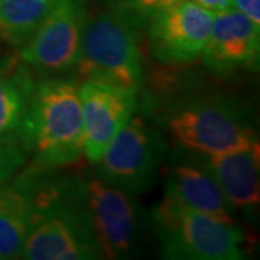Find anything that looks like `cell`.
Segmentation results:
<instances>
[{"instance_id":"6da1fadb","label":"cell","mask_w":260,"mask_h":260,"mask_svg":"<svg viewBox=\"0 0 260 260\" xmlns=\"http://www.w3.org/2000/svg\"><path fill=\"white\" fill-rule=\"evenodd\" d=\"M29 167L18 178L26 186L34 217L20 259L95 260L103 257L85 201L84 179Z\"/></svg>"},{"instance_id":"7a4b0ae2","label":"cell","mask_w":260,"mask_h":260,"mask_svg":"<svg viewBox=\"0 0 260 260\" xmlns=\"http://www.w3.org/2000/svg\"><path fill=\"white\" fill-rule=\"evenodd\" d=\"M18 139L32 153L35 169H59L84 153L80 85L70 78H48L35 84Z\"/></svg>"},{"instance_id":"3957f363","label":"cell","mask_w":260,"mask_h":260,"mask_svg":"<svg viewBox=\"0 0 260 260\" xmlns=\"http://www.w3.org/2000/svg\"><path fill=\"white\" fill-rule=\"evenodd\" d=\"M149 220L165 259H246V234L236 224L224 223L165 197L150 210Z\"/></svg>"},{"instance_id":"277c9868","label":"cell","mask_w":260,"mask_h":260,"mask_svg":"<svg viewBox=\"0 0 260 260\" xmlns=\"http://www.w3.org/2000/svg\"><path fill=\"white\" fill-rule=\"evenodd\" d=\"M164 121L178 143L195 153H223L259 143L246 112L220 95L182 99L164 113Z\"/></svg>"},{"instance_id":"5b68a950","label":"cell","mask_w":260,"mask_h":260,"mask_svg":"<svg viewBox=\"0 0 260 260\" xmlns=\"http://www.w3.org/2000/svg\"><path fill=\"white\" fill-rule=\"evenodd\" d=\"M74 68L83 81L120 85L138 90L145 70L139 29L106 9L88 15L81 52Z\"/></svg>"},{"instance_id":"8992f818","label":"cell","mask_w":260,"mask_h":260,"mask_svg":"<svg viewBox=\"0 0 260 260\" xmlns=\"http://www.w3.org/2000/svg\"><path fill=\"white\" fill-rule=\"evenodd\" d=\"M84 188L103 257L114 260L138 256L150 229V220L136 195L104 182L97 175L84 179Z\"/></svg>"},{"instance_id":"52a82bcc","label":"cell","mask_w":260,"mask_h":260,"mask_svg":"<svg viewBox=\"0 0 260 260\" xmlns=\"http://www.w3.org/2000/svg\"><path fill=\"white\" fill-rule=\"evenodd\" d=\"M167 153L168 145L159 130L133 114L94 164L95 175L124 192L139 195L155 184Z\"/></svg>"},{"instance_id":"ba28073f","label":"cell","mask_w":260,"mask_h":260,"mask_svg":"<svg viewBox=\"0 0 260 260\" xmlns=\"http://www.w3.org/2000/svg\"><path fill=\"white\" fill-rule=\"evenodd\" d=\"M87 20L85 0H58L34 37L20 47V59L45 73L73 70L81 52Z\"/></svg>"},{"instance_id":"9c48e42d","label":"cell","mask_w":260,"mask_h":260,"mask_svg":"<svg viewBox=\"0 0 260 260\" xmlns=\"http://www.w3.org/2000/svg\"><path fill=\"white\" fill-rule=\"evenodd\" d=\"M214 13L194 0H174L146 25L149 47L159 62L184 65L200 58L213 28Z\"/></svg>"},{"instance_id":"30bf717a","label":"cell","mask_w":260,"mask_h":260,"mask_svg":"<svg viewBox=\"0 0 260 260\" xmlns=\"http://www.w3.org/2000/svg\"><path fill=\"white\" fill-rule=\"evenodd\" d=\"M80 99L84 153L94 165L136 112L138 90L99 81H83Z\"/></svg>"},{"instance_id":"8fae6325","label":"cell","mask_w":260,"mask_h":260,"mask_svg":"<svg viewBox=\"0 0 260 260\" xmlns=\"http://www.w3.org/2000/svg\"><path fill=\"white\" fill-rule=\"evenodd\" d=\"M259 28L234 8L214 13L213 28L201 54L205 67L218 77H229L240 70H256Z\"/></svg>"},{"instance_id":"7c38bea8","label":"cell","mask_w":260,"mask_h":260,"mask_svg":"<svg viewBox=\"0 0 260 260\" xmlns=\"http://www.w3.org/2000/svg\"><path fill=\"white\" fill-rule=\"evenodd\" d=\"M200 155L197 159L213 175L234 211H242L249 217L257 213L260 203L259 143L223 153Z\"/></svg>"},{"instance_id":"4fadbf2b","label":"cell","mask_w":260,"mask_h":260,"mask_svg":"<svg viewBox=\"0 0 260 260\" xmlns=\"http://www.w3.org/2000/svg\"><path fill=\"white\" fill-rule=\"evenodd\" d=\"M165 181V198L208 214L224 223L236 224V211L213 175L194 156L172 159Z\"/></svg>"},{"instance_id":"5bb4252c","label":"cell","mask_w":260,"mask_h":260,"mask_svg":"<svg viewBox=\"0 0 260 260\" xmlns=\"http://www.w3.org/2000/svg\"><path fill=\"white\" fill-rule=\"evenodd\" d=\"M32 217L30 195L18 175L0 185V260L20 259Z\"/></svg>"},{"instance_id":"9a60e30c","label":"cell","mask_w":260,"mask_h":260,"mask_svg":"<svg viewBox=\"0 0 260 260\" xmlns=\"http://www.w3.org/2000/svg\"><path fill=\"white\" fill-rule=\"evenodd\" d=\"M58 0H0V35L13 47H23Z\"/></svg>"},{"instance_id":"2e32d148","label":"cell","mask_w":260,"mask_h":260,"mask_svg":"<svg viewBox=\"0 0 260 260\" xmlns=\"http://www.w3.org/2000/svg\"><path fill=\"white\" fill-rule=\"evenodd\" d=\"M35 84L23 71L0 77V139L18 138Z\"/></svg>"},{"instance_id":"e0dca14e","label":"cell","mask_w":260,"mask_h":260,"mask_svg":"<svg viewBox=\"0 0 260 260\" xmlns=\"http://www.w3.org/2000/svg\"><path fill=\"white\" fill-rule=\"evenodd\" d=\"M107 9L138 29L146 28L149 20L174 0H103Z\"/></svg>"},{"instance_id":"ac0fdd59","label":"cell","mask_w":260,"mask_h":260,"mask_svg":"<svg viewBox=\"0 0 260 260\" xmlns=\"http://www.w3.org/2000/svg\"><path fill=\"white\" fill-rule=\"evenodd\" d=\"M25 165V150L18 138L0 139V185L9 182Z\"/></svg>"},{"instance_id":"d6986e66","label":"cell","mask_w":260,"mask_h":260,"mask_svg":"<svg viewBox=\"0 0 260 260\" xmlns=\"http://www.w3.org/2000/svg\"><path fill=\"white\" fill-rule=\"evenodd\" d=\"M233 8L260 26V0H233Z\"/></svg>"},{"instance_id":"ffe728a7","label":"cell","mask_w":260,"mask_h":260,"mask_svg":"<svg viewBox=\"0 0 260 260\" xmlns=\"http://www.w3.org/2000/svg\"><path fill=\"white\" fill-rule=\"evenodd\" d=\"M195 3H198L201 8L210 10L213 13L217 12H223L233 8V0H194Z\"/></svg>"}]
</instances>
